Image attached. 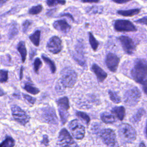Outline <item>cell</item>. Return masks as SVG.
I'll list each match as a JSON object with an SVG mask.
<instances>
[{
    "label": "cell",
    "mask_w": 147,
    "mask_h": 147,
    "mask_svg": "<svg viewBox=\"0 0 147 147\" xmlns=\"http://www.w3.org/2000/svg\"><path fill=\"white\" fill-rule=\"evenodd\" d=\"M132 78L137 82L141 83L147 79V61L143 59L136 61L131 70Z\"/></svg>",
    "instance_id": "cell-1"
},
{
    "label": "cell",
    "mask_w": 147,
    "mask_h": 147,
    "mask_svg": "<svg viewBox=\"0 0 147 147\" xmlns=\"http://www.w3.org/2000/svg\"><path fill=\"white\" fill-rule=\"evenodd\" d=\"M118 134L121 141L124 144L131 143L136 138L135 129L129 124L123 123L119 126Z\"/></svg>",
    "instance_id": "cell-2"
},
{
    "label": "cell",
    "mask_w": 147,
    "mask_h": 147,
    "mask_svg": "<svg viewBox=\"0 0 147 147\" xmlns=\"http://www.w3.org/2000/svg\"><path fill=\"white\" fill-rule=\"evenodd\" d=\"M61 83L65 88H72L77 80V74L71 67L63 68L60 73Z\"/></svg>",
    "instance_id": "cell-3"
},
{
    "label": "cell",
    "mask_w": 147,
    "mask_h": 147,
    "mask_svg": "<svg viewBox=\"0 0 147 147\" xmlns=\"http://www.w3.org/2000/svg\"><path fill=\"white\" fill-rule=\"evenodd\" d=\"M141 92L137 87H133L124 94V102L129 106H134L140 101L141 98Z\"/></svg>",
    "instance_id": "cell-4"
},
{
    "label": "cell",
    "mask_w": 147,
    "mask_h": 147,
    "mask_svg": "<svg viewBox=\"0 0 147 147\" xmlns=\"http://www.w3.org/2000/svg\"><path fill=\"white\" fill-rule=\"evenodd\" d=\"M58 143L61 147H78L67 130L62 129L59 134Z\"/></svg>",
    "instance_id": "cell-5"
},
{
    "label": "cell",
    "mask_w": 147,
    "mask_h": 147,
    "mask_svg": "<svg viewBox=\"0 0 147 147\" xmlns=\"http://www.w3.org/2000/svg\"><path fill=\"white\" fill-rule=\"evenodd\" d=\"M57 104L58 106L60 119L62 124L64 125L67 121L69 115L68 110L69 109V105L68 98L66 96H64L59 98L57 100Z\"/></svg>",
    "instance_id": "cell-6"
},
{
    "label": "cell",
    "mask_w": 147,
    "mask_h": 147,
    "mask_svg": "<svg viewBox=\"0 0 147 147\" xmlns=\"http://www.w3.org/2000/svg\"><path fill=\"white\" fill-rule=\"evenodd\" d=\"M68 127L73 137L77 140L82 139L85 134V128L77 119L72 120L68 124Z\"/></svg>",
    "instance_id": "cell-7"
},
{
    "label": "cell",
    "mask_w": 147,
    "mask_h": 147,
    "mask_svg": "<svg viewBox=\"0 0 147 147\" xmlns=\"http://www.w3.org/2000/svg\"><path fill=\"white\" fill-rule=\"evenodd\" d=\"M11 114L14 119L23 126H25L29 121V117L26 113L17 105L12 106Z\"/></svg>",
    "instance_id": "cell-8"
},
{
    "label": "cell",
    "mask_w": 147,
    "mask_h": 147,
    "mask_svg": "<svg viewBox=\"0 0 147 147\" xmlns=\"http://www.w3.org/2000/svg\"><path fill=\"white\" fill-rule=\"evenodd\" d=\"M40 115L41 119L45 122H48L51 124L57 123V118L55 113V110L51 107H47L41 110Z\"/></svg>",
    "instance_id": "cell-9"
},
{
    "label": "cell",
    "mask_w": 147,
    "mask_h": 147,
    "mask_svg": "<svg viewBox=\"0 0 147 147\" xmlns=\"http://www.w3.org/2000/svg\"><path fill=\"white\" fill-rule=\"evenodd\" d=\"M100 137L103 142L109 147H114L116 143V136L113 130L105 129L102 130Z\"/></svg>",
    "instance_id": "cell-10"
},
{
    "label": "cell",
    "mask_w": 147,
    "mask_h": 147,
    "mask_svg": "<svg viewBox=\"0 0 147 147\" xmlns=\"http://www.w3.org/2000/svg\"><path fill=\"white\" fill-rule=\"evenodd\" d=\"M114 29L118 32H135L137 30L136 26L132 22L128 20H123L115 21Z\"/></svg>",
    "instance_id": "cell-11"
},
{
    "label": "cell",
    "mask_w": 147,
    "mask_h": 147,
    "mask_svg": "<svg viewBox=\"0 0 147 147\" xmlns=\"http://www.w3.org/2000/svg\"><path fill=\"white\" fill-rule=\"evenodd\" d=\"M47 48L49 52L53 54L59 53L62 49L61 39L57 36L52 37L47 42Z\"/></svg>",
    "instance_id": "cell-12"
},
{
    "label": "cell",
    "mask_w": 147,
    "mask_h": 147,
    "mask_svg": "<svg viewBox=\"0 0 147 147\" xmlns=\"http://www.w3.org/2000/svg\"><path fill=\"white\" fill-rule=\"evenodd\" d=\"M119 40L126 53L132 54L134 52L136 49V45L131 38L128 36H122L119 37Z\"/></svg>",
    "instance_id": "cell-13"
},
{
    "label": "cell",
    "mask_w": 147,
    "mask_h": 147,
    "mask_svg": "<svg viewBox=\"0 0 147 147\" xmlns=\"http://www.w3.org/2000/svg\"><path fill=\"white\" fill-rule=\"evenodd\" d=\"M119 63V58L115 55L109 53L106 58V64L108 69L111 72H116Z\"/></svg>",
    "instance_id": "cell-14"
},
{
    "label": "cell",
    "mask_w": 147,
    "mask_h": 147,
    "mask_svg": "<svg viewBox=\"0 0 147 147\" xmlns=\"http://www.w3.org/2000/svg\"><path fill=\"white\" fill-rule=\"evenodd\" d=\"M53 26L56 30L63 33H68L71 29V26L65 20H59L55 21Z\"/></svg>",
    "instance_id": "cell-15"
},
{
    "label": "cell",
    "mask_w": 147,
    "mask_h": 147,
    "mask_svg": "<svg viewBox=\"0 0 147 147\" xmlns=\"http://www.w3.org/2000/svg\"><path fill=\"white\" fill-rule=\"evenodd\" d=\"M91 70L96 76L97 79L99 82H103L107 78V74L99 65L94 64L91 66Z\"/></svg>",
    "instance_id": "cell-16"
},
{
    "label": "cell",
    "mask_w": 147,
    "mask_h": 147,
    "mask_svg": "<svg viewBox=\"0 0 147 147\" xmlns=\"http://www.w3.org/2000/svg\"><path fill=\"white\" fill-rule=\"evenodd\" d=\"M111 113L120 121H122L125 115V109L123 106H115L111 110Z\"/></svg>",
    "instance_id": "cell-17"
},
{
    "label": "cell",
    "mask_w": 147,
    "mask_h": 147,
    "mask_svg": "<svg viewBox=\"0 0 147 147\" xmlns=\"http://www.w3.org/2000/svg\"><path fill=\"white\" fill-rule=\"evenodd\" d=\"M17 50L20 53L21 59H22V62L24 63L25 61L26 57V55H27L26 49V47H25V44L24 41H21L18 44Z\"/></svg>",
    "instance_id": "cell-18"
},
{
    "label": "cell",
    "mask_w": 147,
    "mask_h": 147,
    "mask_svg": "<svg viewBox=\"0 0 147 147\" xmlns=\"http://www.w3.org/2000/svg\"><path fill=\"white\" fill-rule=\"evenodd\" d=\"M101 120L106 123H111L115 121V118L114 115L107 112H104L100 115Z\"/></svg>",
    "instance_id": "cell-19"
},
{
    "label": "cell",
    "mask_w": 147,
    "mask_h": 147,
    "mask_svg": "<svg viewBox=\"0 0 147 147\" xmlns=\"http://www.w3.org/2000/svg\"><path fill=\"white\" fill-rule=\"evenodd\" d=\"M140 11V9H130L127 10H118L117 11V13L125 16V17H129V16H133L138 14Z\"/></svg>",
    "instance_id": "cell-20"
},
{
    "label": "cell",
    "mask_w": 147,
    "mask_h": 147,
    "mask_svg": "<svg viewBox=\"0 0 147 147\" xmlns=\"http://www.w3.org/2000/svg\"><path fill=\"white\" fill-rule=\"evenodd\" d=\"M29 39L31 42L36 47H38L40 44V31L37 30L34 33L29 36Z\"/></svg>",
    "instance_id": "cell-21"
},
{
    "label": "cell",
    "mask_w": 147,
    "mask_h": 147,
    "mask_svg": "<svg viewBox=\"0 0 147 147\" xmlns=\"http://www.w3.org/2000/svg\"><path fill=\"white\" fill-rule=\"evenodd\" d=\"M24 88L28 92H29L31 94H33V95L37 94L40 92V90L37 88L34 87L32 83H30L29 82H27L25 84Z\"/></svg>",
    "instance_id": "cell-22"
},
{
    "label": "cell",
    "mask_w": 147,
    "mask_h": 147,
    "mask_svg": "<svg viewBox=\"0 0 147 147\" xmlns=\"http://www.w3.org/2000/svg\"><path fill=\"white\" fill-rule=\"evenodd\" d=\"M41 57H42L43 60L45 61V63H47L48 65V66L49 67L51 71V72L52 74L55 73L56 70V65H55V63L51 59H50L49 57L45 56L44 55H42Z\"/></svg>",
    "instance_id": "cell-23"
},
{
    "label": "cell",
    "mask_w": 147,
    "mask_h": 147,
    "mask_svg": "<svg viewBox=\"0 0 147 147\" xmlns=\"http://www.w3.org/2000/svg\"><path fill=\"white\" fill-rule=\"evenodd\" d=\"M18 32V29L17 24L16 22L12 23L10 26V29L9 31V38L10 39H11L13 37H14L17 34Z\"/></svg>",
    "instance_id": "cell-24"
},
{
    "label": "cell",
    "mask_w": 147,
    "mask_h": 147,
    "mask_svg": "<svg viewBox=\"0 0 147 147\" xmlns=\"http://www.w3.org/2000/svg\"><path fill=\"white\" fill-rule=\"evenodd\" d=\"M15 144L14 139L11 137H7L1 144V147H13Z\"/></svg>",
    "instance_id": "cell-25"
},
{
    "label": "cell",
    "mask_w": 147,
    "mask_h": 147,
    "mask_svg": "<svg viewBox=\"0 0 147 147\" xmlns=\"http://www.w3.org/2000/svg\"><path fill=\"white\" fill-rule=\"evenodd\" d=\"M76 115L81 120H82L87 125H88L90 121V118L87 114L82 111H76Z\"/></svg>",
    "instance_id": "cell-26"
},
{
    "label": "cell",
    "mask_w": 147,
    "mask_h": 147,
    "mask_svg": "<svg viewBox=\"0 0 147 147\" xmlns=\"http://www.w3.org/2000/svg\"><path fill=\"white\" fill-rule=\"evenodd\" d=\"M89 42L92 49L94 51H96L98 47L99 44L91 32H89Z\"/></svg>",
    "instance_id": "cell-27"
},
{
    "label": "cell",
    "mask_w": 147,
    "mask_h": 147,
    "mask_svg": "<svg viewBox=\"0 0 147 147\" xmlns=\"http://www.w3.org/2000/svg\"><path fill=\"white\" fill-rule=\"evenodd\" d=\"M145 111L144 110H143L142 109H140L131 118V121L133 123L135 122H138L140 119L141 117L143 115V114H144Z\"/></svg>",
    "instance_id": "cell-28"
},
{
    "label": "cell",
    "mask_w": 147,
    "mask_h": 147,
    "mask_svg": "<svg viewBox=\"0 0 147 147\" xmlns=\"http://www.w3.org/2000/svg\"><path fill=\"white\" fill-rule=\"evenodd\" d=\"M108 94L109 95V97L110 99L114 103H119L121 102V100L120 97L114 92L112 91L111 90H109Z\"/></svg>",
    "instance_id": "cell-29"
},
{
    "label": "cell",
    "mask_w": 147,
    "mask_h": 147,
    "mask_svg": "<svg viewBox=\"0 0 147 147\" xmlns=\"http://www.w3.org/2000/svg\"><path fill=\"white\" fill-rule=\"evenodd\" d=\"M42 6L41 5L34 6L32 7L29 9V13L30 14H33V15L38 14L42 11Z\"/></svg>",
    "instance_id": "cell-30"
},
{
    "label": "cell",
    "mask_w": 147,
    "mask_h": 147,
    "mask_svg": "<svg viewBox=\"0 0 147 147\" xmlns=\"http://www.w3.org/2000/svg\"><path fill=\"white\" fill-rule=\"evenodd\" d=\"M65 0H47V4L49 6H54L58 4L64 5Z\"/></svg>",
    "instance_id": "cell-31"
},
{
    "label": "cell",
    "mask_w": 147,
    "mask_h": 147,
    "mask_svg": "<svg viewBox=\"0 0 147 147\" xmlns=\"http://www.w3.org/2000/svg\"><path fill=\"white\" fill-rule=\"evenodd\" d=\"M8 79V71L7 70L1 69L0 71V82L5 83Z\"/></svg>",
    "instance_id": "cell-32"
},
{
    "label": "cell",
    "mask_w": 147,
    "mask_h": 147,
    "mask_svg": "<svg viewBox=\"0 0 147 147\" xmlns=\"http://www.w3.org/2000/svg\"><path fill=\"white\" fill-rule=\"evenodd\" d=\"M42 65V62L39 58H36L34 61V70L36 74L38 73L39 69Z\"/></svg>",
    "instance_id": "cell-33"
},
{
    "label": "cell",
    "mask_w": 147,
    "mask_h": 147,
    "mask_svg": "<svg viewBox=\"0 0 147 147\" xmlns=\"http://www.w3.org/2000/svg\"><path fill=\"white\" fill-rule=\"evenodd\" d=\"M22 95H23V97L24 98V99H25L26 101H28V102L30 103V104L33 105V104L35 103L36 100V99L35 98H33V97H32V96H30V95H29L23 94Z\"/></svg>",
    "instance_id": "cell-34"
},
{
    "label": "cell",
    "mask_w": 147,
    "mask_h": 147,
    "mask_svg": "<svg viewBox=\"0 0 147 147\" xmlns=\"http://www.w3.org/2000/svg\"><path fill=\"white\" fill-rule=\"evenodd\" d=\"M31 24H32V22L29 20H26L23 22L22 26H23V32L24 33H26V32L28 30V28L30 26Z\"/></svg>",
    "instance_id": "cell-35"
},
{
    "label": "cell",
    "mask_w": 147,
    "mask_h": 147,
    "mask_svg": "<svg viewBox=\"0 0 147 147\" xmlns=\"http://www.w3.org/2000/svg\"><path fill=\"white\" fill-rule=\"evenodd\" d=\"M137 23L141 24H144V25H147V17H143L138 20L136 21Z\"/></svg>",
    "instance_id": "cell-36"
},
{
    "label": "cell",
    "mask_w": 147,
    "mask_h": 147,
    "mask_svg": "<svg viewBox=\"0 0 147 147\" xmlns=\"http://www.w3.org/2000/svg\"><path fill=\"white\" fill-rule=\"evenodd\" d=\"M41 143L44 144L45 146H48V145L49 140H48V138L47 135H44L43 138H42V141Z\"/></svg>",
    "instance_id": "cell-37"
},
{
    "label": "cell",
    "mask_w": 147,
    "mask_h": 147,
    "mask_svg": "<svg viewBox=\"0 0 147 147\" xmlns=\"http://www.w3.org/2000/svg\"><path fill=\"white\" fill-rule=\"evenodd\" d=\"M142 84V89L144 92L147 94V80H145L141 83Z\"/></svg>",
    "instance_id": "cell-38"
},
{
    "label": "cell",
    "mask_w": 147,
    "mask_h": 147,
    "mask_svg": "<svg viewBox=\"0 0 147 147\" xmlns=\"http://www.w3.org/2000/svg\"><path fill=\"white\" fill-rule=\"evenodd\" d=\"M112 1L115 3L121 4V3H126L127 2H129L130 0H112Z\"/></svg>",
    "instance_id": "cell-39"
},
{
    "label": "cell",
    "mask_w": 147,
    "mask_h": 147,
    "mask_svg": "<svg viewBox=\"0 0 147 147\" xmlns=\"http://www.w3.org/2000/svg\"><path fill=\"white\" fill-rule=\"evenodd\" d=\"M82 2L85 3H97L99 0H81Z\"/></svg>",
    "instance_id": "cell-40"
},
{
    "label": "cell",
    "mask_w": 147,
    "mask_h": 147,
    "mask_svg": "<svg viewBox=\"0 0 147 147\" xmlns=\"http://www.w3.org/2000/svg\"><path fill=\"white\" fill-rule=\"evenodd\" d=\"M23 67H21V70H20V79H22V72H23Z\"/></svg>",
    "instance_id": "cell-41"
},
{
    "label": "cell",
    "mask_w": 147,
    "mask_h": 147,
    "mask_svg": "<svg viewBox=\"0 0 147 147\" xmlns=\"http://www.w3.org/2000/svg\"><path fill=\"white\" fill-rule=\"evenodd\" d=\"M8 0H1V5H2L3 3H5V2H6Z\"/></svg>",
    "instance_id": "cell-42"
},
{
    "label": "cell",
    "mask_w": 147,
    "mask_h": 147,
    "mask_svg": "<svg viewBox=\"0 0 147 147\" xmlns=\"http://www.w3.org/2000/svg\"><path fill=\"white\" fill-rule=\"evenodd\" d=\"M139 147H146V146L145 145V144L143 142H141V143L140 144Z\"/></svg>",
    "instance_id": "cell-43"
},
{
    "label": "cell",
    "mask_w": 147,
    "mask_h": 147,
    "mask_svg": "<svg viewBox=\"0 0 147 147\" xmlns=\"http://www.w3.org/2000/svg\"><path fill=\"white\" fill-rule=\"evenodd\" d=\"M145 132H146V136H147V123H146V129H145Z\"/></svg>",
    "instance_id": "cell-44"
}]
</instances>
